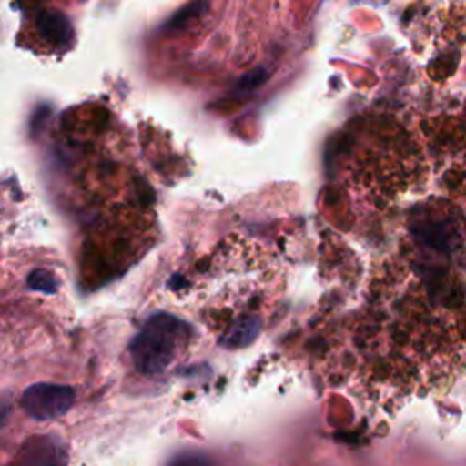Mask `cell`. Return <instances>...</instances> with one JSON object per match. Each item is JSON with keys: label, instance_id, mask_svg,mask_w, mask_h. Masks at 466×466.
Listing matches in <instances>:
<instances>
[{"label": "cell", "instance_id": "6da1fadb", "mask_svg": "<svg viewBox=\"0 0 466 466\" xmlns=\"http://www.w3.org/2000/svg\"><path fill=\"white\" fill-rule=\"evenodd\" d=\"M370 384L415 393L466 370V277L442 264L391 258L373 275L351 333Z\"/></svg>", "mask_w": 466, "mask_h": 466}, {"label": "cell", "instance_id": "7a4b0ae2", "mask_svg": "<svg viewBox=\"0 0 466 466\" xmlns=\"http://www.w3.org/2000/svg\"><path fill=\"white\" fill-rule=\"evenodd\" d=\"M430 164L419 135L393 120H371L357 131L342 160V180L351 197L371 209H386L419 189Z\"/></svg>", "mask_w": 466, "mask_h": 466}, {"label": "cell", "instance_id": "3957f363", "mask_svg": "<svg viewBox=\"0 0 466 466\" xmlns=\"http://www.w3.org/2000/svg\"><path fill=\"white\" fill-rule=\"evenodd\" d=\"M419 138L439 186L466 213V109L424 118Z\"/></svg>", "mask_w": 466, "mask_h": 466}, {"label": "cell", "instance_id": "277c9868", "mask_svg": "<svg viewBox=\"0 0 466 466\" xmlns=\"http://www.w3.org/2000/svg\"><path fill=\"white\" fill-rule=\"evenodd\" d=\"M182 322L167 313H157L146 320L142 329L129 342V355L140 373L155 375L167 368L173 359L175 340Z\"/></svg>", "mask_w": 466, "mask_h": 466}, {"label": "cell", "instance_id": "5b68a950", "mask_svg": "<svg viewBox=\"0 0 466 466\" xmlns=\"http://www.w3.org/2000/svg\"><path fill=\"white\" fill-rule=\"evenodd\" d=\"M75 402V390L67 384L36 382L24 390L20 408L36 420H53L66 415Z\"/></svg>", "mask_w": 466, "mask_h": 466}, {"label": "cell", "instance_id": "8992f818", "mask_svg": "<svg viewBox=\"0 0 466 466\" xmlns=\"http://www.w3.org/2000/svg\"><path fill=\"white\" fill-rule=\"evenodd\" d=\"M13 466H67V451L51 435H33L15 453Z\"/></svg>", "mask_w": 466, "mask_h": 466}, {"label": "cell", "instance_id": "52a82bcc", "mask_svg": "<svg viewBox=\"0 0 466 466\" xmlns=\"http://www.w3.org/2000/svg\"><path fill=\"white\" fill-rule=\"evenodd\" d=\"M35 27L40 38L53 47H67L75 36L67 15L56 9L40 11L35 18Z\"/></svg>", "mask_w": 466, "mask_h": 466}, {"label": "cell", "instance_id": "ba28073f", "mask_svg": "<svg viewBox=\"0 0 466 466\" xmlns=\"http://www.w3.org/2000/svg\"><path fill=\"white\" fill-rule=\"evenodd\" d=\"M27 286L35 291L46 293V295H55L58 289V282L55 279V275L44 268H36L33 271H29L27 275Z\"/></svg>", "mask_w": 466, "mask_h": 466}, {"label": "cell", "instance_id": "9c48e42d", "mask_svg": "<svg viewBox=\"0 0 466 466\" xmlns=\"http://www.w3.org/2000/svg\"><path fill=\"white\" fill-rule=\"evenodd\" d=\"M169 466H211V462L200 453H182Z\"/></svg>", "mask_w": 466, "mask_h": 466}, {"label": "cell", "instance_id": "30bf717a", "mask_svg": "<svg viewBox=\"0 0 466 466\" xmlns=\"http://www.w3.org/2000/svg\"><path fill=\"white\" fill-rule=\"evenodd\" d=\"M7 415H9V406H0V428L4 426Z\"/></svg>", "mask_w": 466, "mask_h": 466}]
</instances>
